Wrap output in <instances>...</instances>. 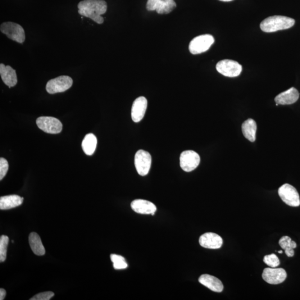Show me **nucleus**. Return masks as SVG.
I'll list each match as a JSON object with an SVG mask.
<instances>
[{
    "label": "nucleus",
    "mask_w": 300,
    "mask_h": 300,
    "mask_svg": "<svg viewBox=\"0 0 300 300\" xmlns=\"http://www.w3.org/2000/svg\"><path fill=\"white\" fill-rule=\"evenodd\" d=\"M73 80L68 76H60L48 82L46 86L47 92L50 94L63 93L71 88Z\"/></svg>",
    "instance_id": "4"
},
{
    "label": "nucleus",
    "mask_w": 300,
    "mask_h": 300,
    "mask_svg": "<svg viewBox=\"0 0 300 300\" xmlns=\"http://www.w3.org/2000/svg\"><path fill=\"white\" fill-rule=\"evenodd\" d=\"M131 207L135 212L140 214L153 215L157 210L156 206L152 202L142 199L135 200L131 202Z\"/></svg>",
    "instance_id": "15"
},
{
    "label": "nucleus",
    "mask_w": 300,
    "mask_h": 300,
    "mask_svg": "<svg viewBox=\"0 0 300 300\" xmlns=\"http://www.w3.org/2000/svg\"><path fill=\"white\" fill-rule=\"evenodd\" d=\"M176 7L174 0H148L147 3V10L156 11L158 14H168Z\"/></svg>",
    "instance_id": "11"
},
{
    "label": "nucleus",
    "mask_w": 300,
    "mask_h": 300,
    "mask_svg": "<svg viewBox=\"0 0 300 300\" xmlns=\"http://www.w3.org/2000/svg\"><path fill=\"white\" fill-rule=\"evenodd\" d=\"M8 169V163L6 159L0 158V180H2L6 176Z\"/></svg>",
    "instance_id": "27"
},
{
    "label": "nucleus",
    "mask_w": 300,
    "mask_h": 300,
    "mask_svg": "<svg viewBox=\"0 0 300 300\" xmlns=\"http://www.w3.org/2000/svg\"><path fill=\"white\" fill-rule=\"evenodd\" d=\"M299 98V93L296 89L292 88L286 92L282 93L275 99V101L278 104H291L296 102Z\"/></svg>",
    "instance_id": "18"
},
{
    "label": "nucleus",
    "mask_w": 300,
    "mask_h": 300,
    "mask_svg": "<svg viewBox=\"0 0 300 300\" xmlns=\"http://www.w3.org/2000/svg\"><path fill=\"white\" fill-rule=\"evenodd\" d=\"M262 278L268 284L277 285L283 283L287 277V273L282 268H266L263 271Z\"/></svg>",
    "instance_id": "12"
},
{
    "label": "nucleus",
    "mask_w": 300,
    "mask_h": 300,
    "mask_svg": "<svg viewBox=\"0 0 300 300\" xmlns=\"http://www.w3.org/2000/svg\"><path fill=\"white\" fill-rule=\"evenodd\" d=\"M180 161L181 169L189 172L197 169L200 164V157L193 150H187L181 153Z\"/></svg>",
    "instance_id": "10"
},
{
    "label": "nucleus",
    "mask_w": 300,
    "mask_h": 300,
    "mask_svg": "<svg viewBox=\"0 0 300 300\" xmlns=\"http://www.w3.org/2000/svg\"><path fill=\"white\" fill-rule=\"evenodd\" d=\"M23 201L24 198L19 195H12L2 197L0 198V209L5 210L19 206Z\"/></svg>",
    "instance_id": "19"
},
{
    "label": "nucleus",
    "mask_w": 300,
    "mask_h": 300,
    "mask_svg": "<svg viewBox=\"0 0 300 300\" xmlns=\"http://www.w3.org/2000/svg\"><path fill=\"white\" fill-rule=\"evenodd\" d=\"M278 193L282 200L288 205L292 207L300 205L299 194L294 186L284 184L279 188Z\"/></svg>",
    "instance_id": "6"
},
{
    "label": "nucleus",
    "mask_w": 300,
    "mask_h": 300,
    "mask_svg": "<svg viewBox=\"0 0 300 300\" xmlns=\"http://www.w3.org/2000/svg\"><path fill=\"white\" fill-rule=\"evenodd\" d=\"M263 262H264L267 265L272 268H275L280 264L278 257L274 253L269 254V255H266L264 258H263Z\"/></svg>",
    "instance_id": "26"
},
{
    "label": "nucleus",
    "mask_w": 300,
    "mask_h": 300,
    "mask_svg": "<svg viewBox=\"0 0 300 300\" xmlns=\"http://www.w3.org/2000/svg\"><path fill=\"white\" fill-rule=\"evenodd\" d=\"M0 75L4 84L11 88L17 83V75L15 70L10 66H5L3 63L0 64Z\"/></svg>",
    "instance_id": "17"
},
{
    "label": "nucleus",
    "mask_w": 300,
    "mask_h": 300,
    "mask_svg": "<svg viewBox=\"0 0 300 300\" xmlns=\"http://www.w3.org/2000/svg\"><path fill=\"white\" fill-rule=\"evenodd\" d=\"M151 156L148 151L140 150L135 156V165L138 174L142 176L148 174L151 165Z\"/></svg>",
    "instance_id": "8"
},
{
    "label": "nucleus",
    "mask_w": 300,
    "mask_h": 300,
    "mask_svg": "<svg viewBox=\"0 0 300 300\" xmlns=\"http://www.w3.org/2000/svg\"><path fill=\"white\" fill-rule=\"evenodd\" d=\"M36 124L40 129L48 134H59L62 129L60 121L53 117H40L36 120Z\"/></svg>",
    "instance_id": "7"
},
{
    "label": "nucleus",
    "mask_w": 300,
    "mask_h": 300,
    "mask_svg": "<svg viewBox=\"0 0 300 300\" xmlns=\"http://www.w3.org/2000/svg\"><path fill=\"white\" fill-rule=\"evenodd\" d=\"M54 295V294L51 292H47L41 293L30 299V300H49L51 299Z\"/></svg>",
    "instance_id": "28"
},
{
    "label": "nucleus",
    "mask_w": 300,
    "mask_h": 300,
    "mask_svg": "<svg viewBox=\"0 0 300 300\" xmlns=\"http://www.w3.org/2000/svg\"><path fill=\"white\" fill-rule=\"evenodd\" d=\"M279 243L281 248L284 250L287 249H294L297 247V243L287 236L282 237L279 240Z\"/></svg>",
    "instance_id": "25"
},
{
    "label": "nucleus",
    "mask_w": 300,
    "mask_h": 300,
    "mask_svg": "<svg viewBox=\"0 0 300 300\" xmlns=\"http://www.w3.org/2000/svg\"><path fill=\"white\" fill-rule=\"evenodd\" d=\"M216 67L220 74L229 77L239 76L243 69L240 63L231 60H221L217 63Z\"/></svg>",
    "instance_id": "9"
},
{
    "label": "nucleus",
    "mask_w": 300,
    "mask_h": 300,
    "mask_svg": "<svg viewBox=\"0 0 300 300\" xmlns=\"http://www.w3.org/2000/svg\"><path fill=\"white\" fill-rule=\"evenodd\" d=\"M285 252L288 257H293L294 256L295 252L294 249H287L285 250Z\"/></svg>",
    "instance_id": "29"
},
{
    "label": "nucleus",
    "mask_w": 300,
    "mask_h": 300,
    "mask_svg": "<svg viewBox=\"0 0 300 300\" xmlns=\"http://www.w3.org/2000/svg\"><path fill=\"white\" fill-rule=\"evenodd\" d=\"M278 252L280 253H283V251H282V250H281V251H279Z\"/></svg>",
    "instance_id": "32"
},
{
    "label": "nucleus",
    "mask_w": 300,
    "mask_h": 300,
    "mask_svg": "<svg viewBox=\"0 0 300 300\" xmlns=\"http://www.w3.org/2000/svg\"><path fill=\"white\" fill-rule=\"evenodd\" d=\"M97 145V138L93 134H89L85 136L83 143L82 148L85 154L87 155H92L96 150Z\"/></svg>",
    "instance_id": "22"
},
{
    "label": "nucleus",
    "mask_w": 300,
    "mask_h": 300,
    "mask_svg": "<svg viewBox=\"0 0 300 300\" xmlns=\"http://www.w3.org/2000/svg\"><path fill=\"white\" fill-rule=\"evenodd\" d=\"M78 12L80 15L90 18L98 24L104 22L102 15L107 11V4L104 0H84L79 2Z\"/></svg>",
    "instance_id": "1"
},
{
    "label": "nucleus",
    "mask_w": 300,
    "mask_h": 300,
    "mask_svg": "<svg viewBox=\"0 0 300 300\" xmlns=\"http://www.w3.org/2000/svg\"><path fill=\"white\" fill-rule=\"evenodd\" d=\"M9 242L8 236L2 235L0 238V261L6 260L7 256V248Z\"/></svg>",
    "instance_id": "24"
},
{
    "label": "nucleus",
    "mask_w": 300,
    "mask_h": 300,
    "mask_svg": "<svg viewBox=\"0 0 300 300\" xmlns=\"http://www.w3.org/2000/svg\"><path fill=\"white\" fill-rule=\"evenodd\" d=\"M295 20L283 16H270L263 20L260 24V28L265 33H274L279 30L291 28L295 24Z\"/></svg>",
    "instance_id": "2"
},
{
    "label": "nucleus",
    "mask_w": 300,
    "mask_h": 300,
    "mask_svg": "<svg viewBox=\"0 0 300 300\" xmlns=\"http://www.w3.org/2000/svg\"><path fill=\"white\" fill-rule=\"evenodd\" d=\"M148 107V100L144 97L136 99L131 108V118L135 122H139L143 119Z\"/></svg>",
    "instance_id": "13"
},
{
    "label": "nucleus",
    "mask_w": 300,
    "mask_h": 300,
    "mask_svg": "<svg viewBox=\"0 0 300 300\" xmlns=\"http://www.w3.org/2000/svg\"><path fill=\"white\" fill-rule=\"evenodd\" d=\"M6 295V292L5 290L3 289H0V300H3L5 298Z\"/></svg>",
    "instance_id": "30"
},
{
    "label": "nucleus",
    "mask_w": 300,
    "mask_h": 300,
    "mask_svg": "<svg viewBox=\"0 0 300 300\" xmlns=\"http://www.w3.org/2000/svg\"><path fill=\"white\" fill-rule=\"evenodd\" d=\"M214 42V38L211 35L206 34L197 36L190 42L189 51L193 54L206 52Z\"/></svg>",
    "instance_id": "5"
},
{
    "label": "nucleus",
    "mask_w": 300,
    "mask_h": 300,
    "mask_svg": "<svg viewBox=\"0 0 300 300\" xmlns=\"http://www.w3.org/2000/svg\"><path fill=\"white\" fill-rule=\"evenodd\" d=\"M199 281L212 292L221 293L224 290V285L222 282L215 276L207 274L202 275L200 277Z\"/></svg>",
    "instance_id": "16"
},
{
    "label": "nucleus",
    "mask_w": 300,
    "mask_h": 300,
    "mask_svg": "<svg viewBox=\"0 0 300 300\" xmlns=\"http://www.w3.org/2000/svg\"><path fill=\"white\" fill-rule=\"evenodd\" d=\"M220 1H224V2H229L233 1V0H220Z\"/></svg>",
    "instance_id": "31"
},
{
    "label": "nucleus",
    "mask_w": 300,
    "mask_h": 300,
    "mask_svg": "<svg viewBox=\"0 0 300 300\" xmlns=\"http://www.w3.org/2000/svg\"><path fill=\"white\" fill-rule=\"evenodd\" d=\"M29 242L32 251L38 256L44 255L45 249L39 235L36 233H31L29 237Z\"/></svg>",
    "instance_id": "20"
},
{
    "label": "nucleus",
    "mask_w": 300,
    "mask_h": 300,
    "mask_svg": "<svg viewBox=\"0 0 300 300\" xmlns=\"http://www.w3.org/2000/svg\"><path fill=\"white\" fill-rule=\"evenodd\" d=\"M113 262V266L116 270L125 269L128 266L124 257L117 254H112L110 256Z\"/></svg>",
    "instance_id": "23"
},
{
    "label": "nucleus",
    "mask_w": 300,
    "mask_h": 300,
    "mask_svg": "<svg viewBox=\"0 0 300 300\" xmlns=\"http://www.w3.org/2000/svg\"><path fill=\"white\" fill-rule=\"evenodd\" d=\"M257 125L253 119H249L245 121L242 125V131L245 138L251 142L256 140Z\"/></svg>",
    "instance_id": "21"
},
{
    "label": "nucleus",
    "mask_w": 300,
    "mask_h": 300,
    "mask_svg": "<svg viewBox=\"0 0 300 300\" xmlns=\"http://www.w3.org/2000/svg\"><path fill=\"white\" fill-rule=\"evenodd\" d=\"M199 243L204 248L218 249L222 247L223 240L219 235L207 233L200 236Z\"/></svg>",
    "instance_id": "14"
},
{
    "label": "nucleus",
    "mask_w": 300,
    "mask_h": 300,
    "mask_svg": "<svg viewBox=\"0 0 300 300\" xmlns=\"http://www.w3.org/2000/svg\"><path fill=\"white\" fill-rule=\"evenodd\" d=\"M0 31L10 39L18 43L22 44L25 40V31L20 25L12 22H3L0 26Z\"/></svg>",
    "instance_id": "3"
}]
</instances>
